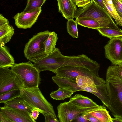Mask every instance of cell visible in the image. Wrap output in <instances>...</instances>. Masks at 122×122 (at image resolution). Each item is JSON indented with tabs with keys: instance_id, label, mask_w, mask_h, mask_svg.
<instances>
[{
	"instance_id": "obj_1",
	"label": "cell",
	"mask_w": 122,
	"mask_h": 122,
	"mask_svg": "<svg viewBox=\"0 0 122 122\" xmlns=\"http://www.w3.org/2000/svg\"><path fill=\"white\" fill-rule=\"evenodd\" d=\"M100 67L97 62L86 55L67 56L64 63L56 71L55 74L75 80L78 75L85 76L91 78L97 86L105 85L106 81L98 75Z\"/></svg>"
},
{
	"instance_id": "obj_2",
	"label": "cell",
	"mask_w": 122,
	"mask_h": 122,
	"mask_svg": "<svg viewBox=\"0 0 122 122\" xmlns=\"http://www.w3.org/2000/svg\"><path fill=\"white\" fill-rule=\"evenodd\" d=\"M106 78L110 105L108 109L113 116L116 115L122 118V77L117 65L108 68Z\"/></svg>"
},
{
	"instance_id": "obj_3",
	"label": "cell",
	"mask_w": 122,
	"mask_h": 122,
	"mask_svg": "<svg viewBox=\"0 0 122 122\" xmlns=\"http://www.w3.org/2000/svg\"><path fill=\"white\" fill-rule=\"evenodd\" d=\"M28 105L37 110L43 115L53 114L56 116L53 107L45 98L39 87H23L20 96Z\"/></svg>"
},
{
	"instance_id": "obj_4",
	"label": "cell",
	"mask_w": 122,
	"mask_h": 122,
	"mask_svg": "<svg viewBox=\"0 0 122 122\" xmlns=\"http://www.w3.org/2000/svg\"><path fill=\"white\" fill-rule=\"evenodd\" d=\"M75 18L76 19L89 18L94 19L99 23L101 27H118L107 10L97 5L92 0L84 7L77 10Z\"/></svg>"
},
{
	"instance_id": "obj_5",
	"label": "cell",
	"mask_w": 122,
	"mask_h": 122,
	"mask_svg": "<svg viewBox=\"0 0 122 122\" xmlns=\"http://www.w3.org/2000/svg\"><path fill=\"white\" fill-rule=\"evenodd\" d=\"M31 61L15 63L11 69L22 81L24 87L31 88L39 87L41 78L38 69Z\"/></svg>"
},
{
	"instance_id": "obj_6",
	"label": "cell",
	"mask_w": 122,
	"mask_h": 122,
	"mask_svg": "<svg viewBox=\"0 0 122 122\" xmlns=\"http://www.w3.org/2000/svg\"><path fill=\"white\" fill-rule=\"evenodd\" d=\"M50 32L46 30L40 32L29 39L25 45L24 51L26 58L32 61L42 58L47 55L44 43Z\"/></svg>"
},
{
	"instance_id": "obj_7",
	"label": "cell",
	"mask_w": 122,
	"mask_h": 122,
	"mask_svg": "<svg viewBox=\"0 0 122 122\" xmlns=\"http://www.w3.org/2000/svg\"><path fill=\"white\" fill-rule=\"evenodd\" d=\"M66 57L62 54L59 48H56L45 57L32 62L40 72L49 71L55 74L56 71L64 63Z\"/></svg>"
},
{
	"instance_id": "obj_8",
	"label": "cell",
	"mask_w": 122,
	"mask_h": 122,
	"mask_svg": "<svg viewBox=\"0 0 122 122\" xmlns=\"http://www.w3.org/2000/svg\"><path fill=\"white\" fill-rule=\"evenodd\" d=\"M83 107L69 101L60 103L57 107V117L60 122H70L78 115L82 113L90 112L105 107Z\"/></svg>"
},
{
	"instance_id": "obj_9",
	"label": "cell",
	"mask_w": 122,
	"mask_h": 122,
	"mask_svg": "<svg viewBox=\"0 0 122 122\" xmlns=\"http://www.w3.org/2000/svg\"><path fill=\"white\" fill-rule=\"evenodd\" d=\"M23 87L21 80L11 69L0 68V95L13 89H21Z\"/></svg>"
},
{
	"instance_id": "obj_10",
	"label": "cell",
	"mask_w": 122,
	"mask_h": 122,
	"mask_svg": "<svg viewBox=\"0 0 122 122\" xmlns=\"http://www.w3.org/2000/svg\"><path fill=\"white\" fill-rule=\"evenodd\" d=\"M104 48L105 57L113 65L122 63V36L110 39Z\"/></svg>"
},
{
	"instance_id": "obj_11",
	"label": "cell",
	"mask_w": 122,
	"mask_h": 122,
	"mask_svg": "<svg viewBox=\"0 0 122 122\" xmlns=\"http://www.w3.org/2000/svg\"><path fill=\"white\" fill-rule=\"evenodd\" d=\"M41 10V8L30 12L17 13L13 18L15 25L19 28H31L36 22Z\"/></svg>"
},
{
	"instance_id": "obj_12",
	"label": "cell",
	"mask_w": 122,
	"mask_h": 122,
	"mask_svg": "<svg viewBox=\"0 0 122 122\" xmlns=\"http://www.w3.org/2000/svg\"><path fill=\"white\" fill-rule=\"evenodd\" d=\"M0 112L9 122H36L27 112L18 109L0 107Z\"/></svg>"
},
{
	"instance_id": "obj_13",
	"label": "cell",
	"mask_w": 122,
	"mask_h": 122,
	"mask_svg": "<svg viewBox=\"0 0 122 122\" xmlns=\"http://www.w3.org/2000/svg\"><path fill=\"white\" fill-rule=\"evenodd\" d=\"M58 12L68 20L73 19L77 12L76 5L72 0H57Z\"/></svg>"
},
{
	"instance_id": "obj_14",
	"label": "cell",
	"mask_w": 122,
	"mask_h": 122,
	"mask_svg": "<svg viewBox=\"0 0 122 122\" xmlns=\"http://www.w3.org/2000/svg\"><path fill=\"white\" fill-rule=\"evenodd\" d=\"M5 107L18 109L25 111L31 116L33 108L26 103L20 97H16L4 102Z\"/></svg>"
},
{
	"instance_id": "obj_15",
	"label": "cell",
	"mask_w": 122,
	"mask_h": 122,
	"mask_svg": "<svg viewBox=\"0 0 122 122\" xmlns=\"http://www.w3.org/2000/svg\"><path fill=\"white\" fill-rule=\"evenodd\" d=\"M69 101L76 105L83 107L100 106L88 97L80 94H76L70 99Z\"/></svg>"
},
{
	"instance_id": "obj_16",
	"label": "cell",
	"mask_w": 122,
	"mask_h": 122,
	"mask_svg": "<svg viewBox=\"0 0 122 122\" xmlns=\"http://www.w3.org/2000/svg\"><path fill=\"white\" fill-rule=\"evenodd\" d=\"M14 59L6 46H0V68L11 67L15 64Z\"/></svg>"
},
{
	"instance_id": "obj_17",
	"label": "cell",
	"mask_w": 122,
	"mask_h": 122,
	"mask_svg": "<svg viewBox=\"0 0 122 122\" xmlns=\"http://www.w3.org/2000/svg\"><path fill=\"white\" fill-rule=\"evenodd\" d=\"M97 30L102 36L109 38H112L122 36V30L118 27H101Z\"/></svg>"
},
{
	"instance_id": "obj_18",
	"label": "cell",
	"mask_w": 122,
	"mask_h": 122,
	"mask_svg": "<svg viewBox=\"0 0 122 122\" xmlns=\"http://www.w3.org/2000/svg\"><path fill=\"white\" fill-rule=\"evenodd\" d=\"M108 12L117 25L122 26V19L117 12L112 0H103Z\"/></svg>"
},
{
	"instance_id": "obj_19",
	"label": "cell",
	"mask_w": 122,
	"mask_h": 122,
	"mask_svg": "<svg viewBox=\"0 0 122 122\" xmlns=\"http://www.w3.org/2000/svg\"><path fill=\"white\" fill-rule=\"evenodd\" d=\"M109 112L105 106L88 113L97 118L101 122H112V118Z\"/></svg>"
},
{
	"instance_id": "obj_20",
	"label": "cell",
	"mask_w": 122,
	"mask_h": 122,
	"mask_svg": "<svg viewBox=\"0 0 122 122\" xmlns=\"http://www.w3.org/2000/svg\"><path fill=\"white\" fill-rule=\"evenodd\" d=\"M58 37L54 31L50 32L47 39L44 42L45 52L47 54L53 52L56 48Z\"/></svg>"
},
{
	"instance_id": "obj_21",
	"label": "cell",
	"mask_w": 122,
	"mask_h": 122,
	"mask_svg": "<svg viewBox=\"0 0 122 122\" xmlns=\"http://www.w3.org/2000/svg\"><path fill=\"white\" fill-rule=\"evenodd\" d=\"M74 93L72 91L67 89L59 88L57 90L52 92L50 95L53 99L63 100L66 98H70Z\"/></svg>"
},
{
	"instance_id": "obj_22",
	"label": "cell",
	"mask_w": 122,
	"mask_h": 122,
	"mask_svg": "<svg viewBox=\"0 0 122 122\" xmlns=\"http://www.w3.org/2000/svg\"><path fill=\"white\" fill-rule=\"evenodd\" d=\"M77 24L79 25L96 30L101 27L99 23L97 20L89 18H82L76 19Z\"/></svg>"
},
{
	"instance_id": "obj_23",
	"label": "cell",
	"mask_w": 122,
	"mask_h": 122,
	"mask_svg": "<svg viewBox=\"0 0 122 122\" xmlns=\"http://www.w3.org/2000/svg\"><path fill=\"white\" fill-rule=\"evenodd\" d=\"M46 0H27L26 6L23 12H32L41 8Z\"/></svg>"
},
{
	"instance_id": "obj_24",
	"label": "cell",
	"mask_w": 122,
	"mask_h": 122,
	"mask_svg": "<svg viewBox=\"0 0 122 122\" xmlns=\"http://www.w3.org/2000/svg\"><path fill=\"white\" fill-rule=\"evenodd\" d=\"M21 89H14L0 95V103H4L20 96Z\"/></svg>"
},
{
	"instance_id": "obj_25",
	"label": "cell",
	"mask_w": 122,
	"mask_h": 122,
	"mask_svg": "<svg viewBox=\"0 0 122 122\" xmlns=\"http://www.w3.org/2000/svg\"><path fill=\"white\" fill-rule=\"evenodd\" d=\"M76 21L73 19L68 20L66 23L67 32L72 37L78 38L79 37L78 31Z\"/></svg>"
},
{
	"instance_id": "obj_26",
	"label": "cell",
	"mask_w": 122,
	"mask_h": 122,
	"mask_svg": "<svg viewBox=\"0 0 122 122\" xmlns=\"http://www.w3.org/2000/svg\"><path fill=\"white\" fill-rule=\"evenodd\" d=\"M76 80L78 85L83 88L90 87L94 82L89 77L83 76L78 75Z\"/></svg>"
},
{
	"instance_id": "obj_27",
	"label": "cell",
	"mask_w": 122,
	"mask_h": 122,
	"mask_svg": "<svg viewBox=\"0 0 122 122\" xmlns=\"http://www.w3.org/2000/svg\"><path fill=\"white\" fill-rule=\"evenodd\" d=\"M14 30L7 34L0 37V46H4L5 44L9 42L14 35Z\"/></svg>"
},
{
	"instance_id": "obj_28",
	"label": "cell",
	"mask_w": 122,
	"mask_h": 122,
	"mask_svg": "<svg viewBox=\"0 0 122 122\" xmlns=\"http://www.w3.org/2000/svg\"><path fill=\"white\" fill-rule=\"evenodd\" d=\"M45 117L46 122H59L56 116L53 114H46L43 115Z\"/></svg>"
},
{
	"instance_id": "obj_29",
	"label": "cell",
	"mask_w": 122,
	"mask_h": 122,
	"mask_svg": "<svg viewBox=\"0 0 122 122\" xmlns=\"http://www.w3.org/2000/svg\"><path fill=\"white\" fill-rule=\"evenodd\" d=\"M112 0L118 14L122 15V3L119 0Z\"/></svg>"
},
{
	"instance_id": "obj_30",
	"label": "cell",
	"mask_w": 122,
	"mask_h": 122,
	"mask_svg": "<svg viewBox=\"0 0 122 122\" xmlns=\"http://www.w3.org/2000/svg\"><path fill=\"white\" fill-rule=\"evenodd\" d=\"M84 113L78 115L72 122H89L90 121L87 119L85 117Z\"/></svg>"
},
{
	"instance_id": "obj_31",
	"label": "cell",
	"mask_w": 122,
	"mask_h": 122,
	"mask_svg": "<svg viewBox=\"0 0 122 122\" xmlns=\"http://www.w3.org/2000/svg\"><path fill=\"white\" fill-rule=\"evenodd\" d=\"M89 112H84V114L86 118L90 122H100L99 120L94 116L91 115L88 113Z\"/></svg>"
},
{
	"instance_id": "obj_32",
	"label": "cell",
	"mask_w": 122,
	"mask_h": 122,
	"mask_svg": "<svg viewBox=\"0 0 122 122\" xmlns=\"http://www.w3.org/2000/svg\"><path fill=\"white\" fill-rule=\"evenodd\" d=\"M91 0H79L77 5L78 7H83L89 3Z\"/></svg>"
},
{
	"instance_id": "obj_33",
	"label": "cell",
	"mask_w": 122,
	"mask_h": 122,
	"mask_svg": "<svg viewBox=\"0 0 122 122\" xmlns=\"http://www.w3.org/2000/svg\"><path fill=\"white\" fill-rule=\"evenodd\" d=\"M39 112L37 109H33L31 111V116L35 120H36L39 114Z\"/></svg>"
},
{
	"instance_id": "obj_34",
	"label": "cell",
	"mask_w": 122,
	"mask_h": 122,
	"mask_svg": "<svg viewBox=\"0 0 122 122\" xmlns=\"http://www.w3.org/2000/svg\"><path fill=\"white\" fill-rule=\"evenodd\" d=\"M97 5L101 8L106 10L103 0H92Z\"/></svg>"
},
{
	"instance_id": "obj_35",
	"label": "cell",
	"mask_w": 122,
	"mask_h": 122,
	"mask_svg": "<svg viewBox=\"0 0 122 122\" xmlns=\"http://www.w3.org/2000/svg\"><path fill=\"white\" fill-rule=\"evenodd\" d=\"M9 23L8 20L5 18L1 14H0V26Z\"/></svg>"
},
{
	"instance_id": "obj_36",
	"label": "cell",
	"mask_w": 122,
	"mask_h": 122,
	"mask_svg": "<svg viewBox=\"0 0 122 122\" xmlns=\"http://www.w3.org/2000/svg\"><path fill=\"white\" fill-rule=\"evenodd\" d=\"M115 118H112V122H122V118L116 115H114Z\"/></svg>"
},
{
	"instance_id": "obj_37",
	"label": "cell",
	"mask_w": 122,
	"mask_h": 122,
	"mask_svg": "<svg viewBox=\"0 0 122 122\" xmlns=\"http://www.w3.org/2000/svg\"><path fill=\"white\" fill-rule=\"evenodd\" d=\"M0 122H9L0 112Z\"/></svg>"
},
{
	"instance_id": "obj_38",
	"label": "cell",
	"mask_w": 122,
	"mask_h": 122,
	"mask_svg": "<svg viewBox=\"0 0 122 122\" xmlns=\"http://www.w3.org/2000/svg\"><path fill=\"white\" fill-rule=\"evenodd\" d=\"M120 74L122 77V63L117 65Z\"/></svg>"
},
{
	"instance_id": "obj_39",
	"label": "cell",
	"mask_w": 122,
	"mask_h": 122,
	"mask_svg": "<svg viewBox=\"0 0 122 122\" xmlns=\"http://www.w3.org/2000/svg\"><path fill=\"white\" fill-rule=\"evenodd\" d=\"M73 2L77 5V4L79 2V0H72Z\"/></svg>"
},
{
	"instance_id": "obj_40",
	"label": "cell",
	"mask_w": 122,
	"mask_h": 122,
	"mask_svg": "<svg viewBox=\"0 0 122 122\" xmlns=\"http://www.w3.org/2000/svg\"><path fill=\"white\" fill-rule=\"evenodd\" d=\"M120 1L121 3H122V0H119Z\"/></svg>"
},
{
	"instance_id": "obj_41",
	"label": "cell",
	"mask_w": 122,
	"mask_h": 122,
	"mask_svg": "<svg viewBox=\"0 0 122 122\" xmlns=\"http://www.w3.org/2000/svg\"><path fill=\"white\" fill-rule=\"evenodd\" d=\"M119 15L120 16V17H121L122 19V15Z\"/></svg>"
}]
</instances>
